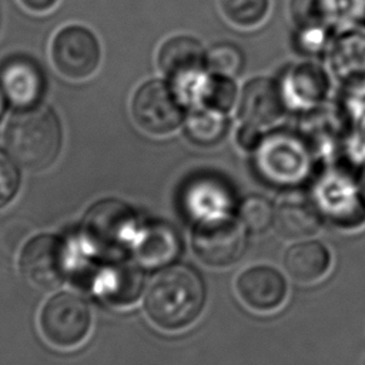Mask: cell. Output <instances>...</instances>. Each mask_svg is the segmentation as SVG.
I'll return each instance as SVG.
<instances>
[{
	"instance_id": "1",
	"label": "cell",
	"mask_w": 365,
	"mask_h": 365,
	"mask_svg": "<svg viewBox=\"0 0 365 365\" xmlns=\"http://www.w3.org/2000/svg\"><path fill=\"white\" fill-rule=\"evenodd\" d=\"M204 302L205 287L201 277L187 265H170L151 279L144 309L157 327L180 331L200 317Z\"/></svg>"
},
{
	"instance_id": "2",
	"label": "cell",
	"mask_w": 365,
	"mask_h": 365,
	"mask_svg": "<svg viewBox=\"0 0 365 365\" xmlns=\"http://www.w3.org/2000/svg\"><path fill=\"white\" fill-rule=\"evenodd\" d=\"M4 143L7 153L19 165L41 171L48 168L60 153V121L48 107H27L10 118Z\"/></svg>"
},
{
	"instance_id": "3",
	"label": "cell",
	"mask_w": 365,
	"mask_h": 365,
	"mask_svg": "<svg viewBox=\"0 0 365 365\" xmlns=\"http://www.w3.org/2000/svg\"><path fill=\"white\" fill-rule=\"evenodd\" d=\"M138 230L134 211L114 198L91 205L81 225L86 247L93 254L110 259L121 257L123 251L133 245Z\"/></svg>"
},
{
	"instance_id": "4",
	"label": "cell",
	"mask_w": 365,
	"mask_h": 365,
	"mask_svg": "<svg viewBox=\"0 0 365 365\" xmlns=\"http://www.w3.org/2000/svg\"><path fill=\"white\" fill-rule=\"evenodd\" d=\"M70 248L63 238L41 234L23 247L20 271L33 287L51 291L58 288L70 274Z\"/></svg>"
},
{
	"instance_id": "5",
	"label": "cell",
	"mask_w": 365,
	"mask_h": 365,
	"mask_svg": "<svg viewBox=\"0 0 365 365\" xmlns=\"http://www.w3.org/2000/svg\"><path fill=\"white\" fill-rule=\"evenodd\" d=\"M40 328L50 344L60 348L77 346L90 332V308L78 295L60 292L44 304L40 312Z\"/></svg>"
},
{
	"instance_id": "6",
	"label": "cell",
	"mask_w": 365,
	"mask_h": 365,
	"mask_svg": "<svg viewBox=\"0 0 365 365\" xmlns=\"http://www.w3.org/2000/svg\"><path fill=\"white\" fill-rule=\"evenodd\" d=\"M192 248L204 264L212 267L235 264L245 250L244 227L227 215L204 218L192 232Z\"/></svg>"
},
{
	"instance_id": "7",
	"label": "cell",
	"mask_w": 365,
	"mask_h": 365,
	"mask_svg": "<svg viewBox=\"0 0 365 365\" xmlns=\"http://www.w3.org/2000/svg\"><path fill=\"white\" fill-rule=\"evenodd\" d=\"M131 113L137 125L154 135L174 131L184 118V107L178 94L158 80L148 81L135 91Z\"/></svg>"
},
{
	"instance_id": "8",
	"label": "cell",
	"mask_w": 365,
	"mask_h": 365,
	"mask_svg": "<svg viewBox=\"0 0 365 365\" xmlns=\"http://www.w3.org/2000/svg\"><path fill=\"white\" fill-rule=\"evenodd\" d=\"M101 51L97 37L81 26L60 30L51 44L56 68L66 77L80 80L91 76L100 63Z\"/></svg>"
},
{
	"instance_id": "9",
	"label": "cell",
	"mask_w": 365,
	"mask_h": 365,
	"mask_svg": "<svg viewBox=\"0 0 365 365\" xmlns=\"http://www.w3.org/2000/svg\"><path fill=\"white\" fill-rule=\"evenodd\" d=\"M235 287L241 299L250 308L261 312L277 309L287 298V282L271 267L247 268L238 275Z\"/></svg>"
},
{
	"instance_id": "10",
	"label": "cell",
	"mask_w": 365,
	"mask_h": 365,
	"mask_svg": "<svg viewBox=\"0 0 365 365\" xmlns=\"http://www.w3.org/2000/svg\"><path fill=\"white\" fill-rule=\"evenodd\" d=\"M144 275L141 269L127 261L111 259L94 278L93 291L101 299L115 304H133L141 294Z\"/></svg>"
},
{
	"instance_id": "11",
	"label": "cell",
	"mask_w": 365,
	"mask_h": 365,
	"mask_svg": "<svg viewBox=\"0 0 365 365\" xmlns=\"http://www.w3.org/2000/svg\"><path fill=\"white\" fill-rule=\"evenodd\" d=\"M0 87L13 104L27 108L41 97L44 78L40 67L30 58H9L0 68Z\"/></svg>"
},
{
	"instance_id": "12",
	"label": "cell",
	"mask_w": 365,
	"mask_h": 365,
	"mask_svg": "<svg viewBox=\"0 0 365 365\" xmlns=\"http://www.w3.org/2000/svg\"><path fill=\"white\" fill-rule=\"evenodd\" d=\"M274 221L282 237L304 238L319 230L321 214L309 195L305 192H289L281 198Z\"/></svg>"
},
{
	"instance_id": "13",
	"label": "cell",
	"mask_w": 365,
	"mask_h": 365,
	"mask_svg": "<svg viewBox=\"0 0 365 365\" xmlns=\"http://www.w3.org/2000/svg\"><path fill=\"white\" fill-rule=\"evenodd\" d=\"M131 248L138 264L154 268L175 259L181 251V242L174 228L154 222L138 230Z\"/></svg>"
},
{
	"instance_id": "14",
	"label": "cell",
	"mask_w": 365,
	"mask_h": 365,
	"mask_svg": "<svg viewBox=\"0 0 365 365\" xmlns=\"http://www.w3.org/2000/svg\"><path fill=\"white\" fill-rule=\"evenodd\" d=\"M205 61L207 56L201 44L187 36H177L167 40L158 54L160 68L177 81H185L198 76Z\"/></svg>"
},
{
	"instance_id": "15",
	"label": "cell",
	"mask_w": 365,
	"mask_h": 365,
	"mask_svg": "<svg viewBox=\"0 0 365 365\" xmlns=\"http://www.w3.org/2000/svg\"><path fill=\"white\" fill-rule=\"evenodd\" d=\"M284 111L282 98L278 87L265 78L248 83L242 93L241 117L245 123L255 127L271 125Z\"/></svg>"
},
{
	"instance_id": "16",
	"label": "cell",
	"mask_w": 365,
	"mask_h": 365,
	"mask_svg": "<svg viewBox=\"0 0 365 365\" xmlns=\"http://www.w3.org/2000/svg\"><path fill=\"white\" fill-rule=\"evenodd\" d=\"M284 264L297 282L312 284L329 269L331 255L321 242L304 241L287 250Z\"/></svg>"
},
{
	"instance_id": "17",
	"label": "cell",
	"mask_w": 365,
	"mask_h": 365,
	"mask_svg": "<svg viewBox=\"0 0 365 365\" xmlns=\"http://www.w3.org/2000/svg\"><path fill=\"white\" fill-rule=\"evenodd\" d=\"M185 127L191 141L200 145H212L224 137L227 124L221 111L208 107V110H198L190 114Z\"/></svg>"
},
{
	"instance_id": "18",
	"label": "cell",
	"mask_w": 365,
	"mask_h": 365,
	"mask_svg": "<svg viewBox=\"0 0 365 365\" xmlns=\"http://www.w3.org/2000/svg\"><path fill=\"white\" fill-rule=\"evenodd\" d=\"M225 17L241 27H252L268 13V0H220Z\"/></svg>"
},
{
	"instance_id": "19",
	"label": "cell",
	"mask_w": 365,
	"mask_h": 365,
	"mask_svg": "<svg viewBox=\"0 0 365 365\" xmlns=\"http://www.w3.org/2000/svg\"><path fill=\"white\" fill-rule=\"evenodd\" d=\"M240 218L247 228L259 232L267 230L274 222L275 211L268 200L258 195H251L241 202Z\"/></svg>"
},
{
	"instance_id": "20",
	"label": "cell",
	"mask_w": 365,
	"mask_h": 365,
	"mask_svg": "<svg viewBox=\"0 0 365 365\" xmlns=\"http://www.w3.org/2000/svg\"><path fill=\"white\" fill-rule=\"evenodd\" d=\"M207 66L217 76L231 78L242 66V54L232 44H217L207 54Z\"/></svg>"
},
{
	"instance_id": "21",
	"label": "cell",
	"mask_w": 365,
	"mask_h": 365,
	"mask_svg": "<svg viewBox=\"0 0 365 365\" xmlns=\"http://www.w3.org/2000/svg\"><path fill=\"white\" fill-rule=\"evenodd\" d=\"M202 97L210 108L218 110L221 113L227 111L234 104L235 86L231 78L217 76V78L211 80L202 90Z\"/></svg>"
},
{
	"instance_id": "22",
	"label": "cell",
	"mask_w": 365,
	"mask_h": 365,
	"mask_svg": "<svg viewBox=\"0 0 365 365\" xmlns=\"http://www.w3.org/2000/svg\"><path fill=\"white\" fill-rule=\"evenodd\" d=\"M17 163L0 151V208L7 205L17 194L20 187V173Z\"/></svg>"
},
{
	"instance_id": "23",
	"label": "cell",
	"mask_w": 365,
	"mask_h": 365,
	"mask_svg": "<svg viewBox=\"0 0 365 365\" xmlns=\"http://www.w3.org/2000/svg\"><path fill=\"white\" fill-rule=\"evenodd\" d=\"M261 141V134L258 131V127L245 123L240 131H238V143L241 144V147L247 148V150H252L255 148Z\"/></svg>"
},
{
	"instance_id": "24",
	"label": "cell",
	"mask_w": 365,
	"mask_h": 365,
	"mask_svg": "<svg viewBox=\"0 0 365 365\" xmlns=\"http://www.w3.org/2000/svg\"><path fill=\"white\" fill-rule=\"evenodd\" d=\"M21 3L33 11H46L51 9L57 0H21Z\"/></svg>"
},
{
	"instance_id": "25",
	"label": "cell",
	"mask_w": 365,
	"mask_h": 365,
	"mask_svg": "<svg viewBox=\"0 0 365 365\" xmlns=\"http://www.w3.org/2000/svg\"><path fill=\"white\" fill-rule=\"evenodd\" d=\"M4 108H6V96H4V93H3V90L0 87V118H1V115L4 113Z\"/></svg>"
}]
</instances>
